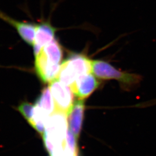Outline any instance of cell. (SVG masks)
Returning a JSON list of instances; mask_svg holds the SVG:
<instances>
[{"instance_id":"obj_5","label":"cell","mask_w":156,"mask_h":156,"mask_svg":"<svg viewBox=\"0 0 156 156\" xmlns=\"http://www.w3.org/2000/svg\"><path fill=\"white\" fill-rule=\"evenodd\" d=\"M60 64L48 62L41 53L35 56V68L40 79L45 83L51 82L58 77Z\"/></svg>"},{"instance_id":"obj_12","label":"cell","mask_w":156,"mask_h":156,"mask_svg":"<svg viewBox=\"0 0 156 156\" xmlns=\"http://www.w3.org/2000/svg\"><path fill=\"white\" fill-rule=\"evenodd\" d=\"M18 110L27 120L29 124H31L33 120L35 106L28 102H23L19 105Z\"/></svg>"},{"instance_id":"obj_7","label":"cell","mask_w":156,"mask_h":156,"mask_svg":"<svg viewBox=\"0 0 156 156\" xmlns=\"http://www.w3.org/2000/svg\"><path fill=\"white\" fill-rule=\"evenodd\" d=\"M56 31L57 29L49 22H44L37 24L35 39L32 46L34 56L37 55L45 45L55 39Z\"/></svg>"},{"instance_id":"obj_11","label":"cell","mask_w":156,"mask_h":156,"mask_svg":"<svg viewBox=\"0 0 156 156\" xmlns=\"http://www.w3.org/2000/svg\"><path fill=\"white\" fill-rule=\"evenodd\" d=\"M35 106L39 108L48 116H50L55 111V105L50 88L47 87L42 90L38 98L36 101Z\"/></svg>"},{"instance_id":"obj_1","label":"cell","mask_w":156,"mask_h":156,"mask_svg":"<svg viewBox=\"0 0 156 156\" xmlns=\"http://www.w3.org/2000/svg\"><path fill=\"white\" fill-rule=\"evenodd\" d=\"M68 115L55 111L46 124L43 139L45 147L50 155L55 151L66 146L68 132Z\"/></svg>"},{"instance_id":"obj_3","label":"cell","mask_w":156,"mask_h":156,"mask_svg":"<svg viewBox=\"0 0 156 156\" xmlns=\"http://www.w3.org/2000/svg\"><path fill=\"white\" fill-rule=\"evenodd\" d=\"M49 88L55 102V111L68 115L73 104V93L71 87L55 80L51 82Z\"/></svg>"},{"instance_id":"obj_6","label":"cell","mask_w":156,"mask_h":156,"mask_svg":"<svg viewBox=\"0 0 156 156\" xmlns=\"http://www.w3.org/2000/svg\"><path fill=\"white\" fill-rule=\"evenodd\" d=\"M0 17L11 24L16 29L17 33L25 42L31 46L33 45L37 24L16 20L6 16L2 12H0Z\"/></svg>"},{"instance_id":"obj_2","label":"cell","mask_w":156,"mask_h":156,"mask_svg":"<svg viewBox=\"0 0 156 156\" xmlns=\"http://www.w3.org/2000/svg\"><path fill=\"white\" fill-rule=\"evenodd\" d=\"M92 72L98 78L116 80L128 88L136 86L141 81L139 75L122 72L108 62L101 60L93 61Z\"/></svg>"},{"instance_id":"obj_10","label":"cell","mask_w":156,"mask_h":156,"mask_svg":"<svg viewBox=\"0 0 156 156\" xmlns=\"http://www.w3.org/2000/svg\"><path fill=\"white\" fill-rule=\"evenodd\" d=\"M39 53L44 56L48 62L54 64H60L62 61L63 56L62 46L56 38L45 45Z\"/></svg>"},{"instance_id":"obj_8","label":"cell","mask_w":156,"mask_h":156,"mask_svg":"<svg viewBox=\"0 0 156 156\" xmlns=\"http://www.w3.org/2000/svg\"><path fill=\"white\" fill-rule=\"evenodd\" d=\"M85 105L83 100L76 101L68 114L69 129L78 138L80 135L83 120Z\"/></svg>"},{"instance_id":"obj_9","label":"cell","mask_w":156,"mask_h":156,"mask_svg":"<svg viewBox=\"0 0 156 156\" xmlns=\"http://www.w3.org/2000/svg\"><path fill=\"white\" fill-rule=\"evenodd\" d=\"M78 76L92 72L93 61L82 54L73 53L66 59Z\"/></svg>"},{"instance_id":"obj_4","label":"cell","mask_w":156,"mask_h":156,"mask_svg":"<svg viewBox=\"0 0 156 156\" xmlns=\"http://www.w3.org/2000/svg\"><path fill=\"white\" fill-rule=\"evenodd\" d=\"M99 86V82L91 73L78 76L75 82L70 86L73 93L80 100H83L91 94Z\"/></svg>"}]
</instances>
